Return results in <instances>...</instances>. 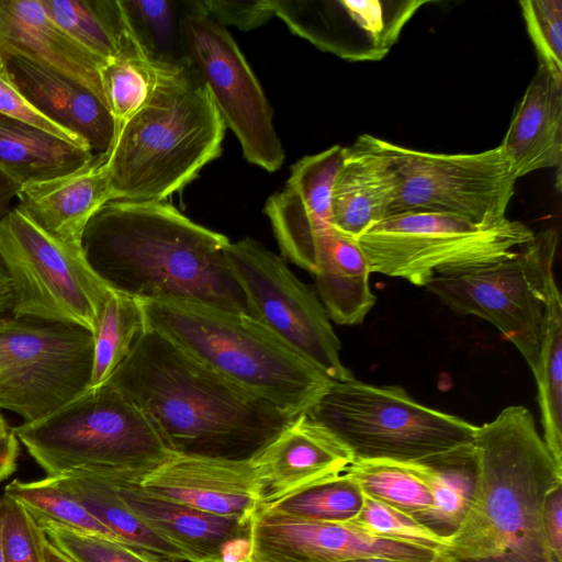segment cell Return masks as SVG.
<instances>
[{"label": "cell", "mask_w": 562, "mask_h": 562, "mask_svg": "<svg viewBox=\"0 0 562 562\" xmlns=\"http://www.w3.org/2000/svg\"><path fill=\"white\" fill-rule=\"evenodd\" d=\"M106 384L178 454L250 459L299 416L226 380L147 325Z\"/></svg>", "instance_id": "1"}, {"label": "cell", "mask_w": 562, "mask_h": 562, "mask_svg": "<svg viewBox=\"0 0 562 562\" xmlns=\"http://www.w3.org/2000/svg\"><path fill=\"white\" fill-rule=\"evenodd\" d=\"M228 238L165 201L113 200L88 223L82 252L112 290L140 301L182 299L248 314L228 267Z\"/></svg>", "instance_id": "2"}, {"label": "cell", "mask_w": 562, "mask_h": 562, "mask_svg": "<svg viewBox=\"0 0 562 562\" xmlns=\"http://www.w3.org/2000/svg\"><path fill=\"white\" fill-rule=\"evenodd\" d=\"M472 446L476 483L471 504L430 562H562L543 524L547 497L562 484V467L530 411L505 407L476 426Z\"/></svg>", "instance_id": "3"}, {"label": "cell", "mask_w": 562, "mask_h": 562, "mask_svg": "<svg viewBox=\"0 0 562 562\" xmlns=\"http://www.w3.org/2000/svg\"><path fill=\"white\" fill-rule=\"evenodd\" d=\"M226 126L191 64L166 70L108 155L112 201H165L220 157Z\"/></svg>", "instance_id": "4"}, {"label": "cell", "mask_w": 562, "mask_h": 562, "mask_svg": "<svg viewBox=\"0 0 562 562\" xmlns=\"http://www.w3.org/2000/svg\"><path fill=\"white\" fill-rule=\"evenodd\" d=\"M140 302L148 327L281 411L306 413L331 382L249 314L192 300Z\"/></svg>", "instance_id": "5"}, {"label": "cell", "mask_w": 562, "mask_h": 562, "mask_svg": "<svg viewBox=\"0 0 562 562\" xmlns=\"http://www.w3.org/2000/svg\"><path fill=\"white\" fill-rule=\"evenodd\" d=\"M12 431L46 476L87 470L139 481L175 454L136 405L109 384Z\"/></svg>", "instance_id": "6"}, {"label": "cell", "mask_w": 562, "mask_h": 562, "mask_svg": "<svg viewBox=\"0 0 562 562\" xmlns=\"http://www.w3.org/2000/svg\"><path fill=\"white\" fill-rule=\"evenodd\" d=\"M306 414L327 428L353 462L408 463L470 445L476 426L411 397L398 385L331 381Z\"/></svg>", "instance_id": "7"}, {"label": "cell", "mask_w": 562, "mask_h": 562, "mask_svg": "<svg viewBox=\"0 0 562 562\" xmlns=\"http://www.w3.org/2000/svg\"><path fill=\"white\" fill-rule=\"evenodd\" d=\"M535 233L507 220L480 226L461 217L430 212L391 214L356 240L370 271L425 286L435 277H454L499 262L530 241Z\"/></svg>", "instance_id": "8"}, {"label": "cell", "mask_w": 562, "mask_h": 562, "mask_svg": "<svg viewBox=\"0 0 562 562\" xmlns=\"http://www.w3.org/2000/svg\"><path fill=\"white\" fill-rule=\"evenodd\" d=\"M557 228L535 234L510 257L486 268L454 277H435L427 288L460 315L483 318L495 326L537 371L553 263Z\"/></svg>", "instance_id": "9"}, {"label": "cell", "mask_w": 562, "mask_h": 562, "mask_svg": "<svg viewBox=\"0 0 562 562\" xmlns=\"http://www.w3.org/2000/svg\"><path fill=\"white\" fill-rule=\"evenodd\" d=\"M0 260L11 283L12 317L93 331L111 289L82 252L45 233L18 205L0 220Z\"/></svg>", "instance_id": "10"}, {"label": "cell", "mask_w": 562, "mask_h": 562, "mask_svg": "<svg viewBox=\"0 0 562 562\" xmlns=\"http://www.w3.org/2000/svg\"><path fill=\"white\" fill-rule=\"evenodd\" d=\"M92 366L90 330L0 315V409L38 420L90 387Z\"/></svg>", "instance_id": "11"}, {"label": "cell", "mask_w": 562, "mask_h": 562, "mask_svg": "<svg viewBox=\"0 0 562 562\" xmlns=\"http://www.w3.org/2000/svg\"><path fill=\"white\" fill-rule=\"evenodd\" d=\"M225 252L254 319L331 381L353 378L322 302L282 258L251 238L229 241Z\"/></svg>", "instance_id": "12"}, {"label": "cell", "mask_w": 562, "mask_h": 562, "mask_svg": "<svg viewBox=\"0 0 562 562\" xmlns=\"http://www.w3.org/2000/svg\"><path fill=\"white\" fill-rule=\"evenodd\" d=\"M397 176V193L389 215L442 213L480 226L508 218L516 179L499 146L471 154H437L384 140Z\"/></svg>", "instance_id": "13"}, {"label": "cell", "mask_w": 562, "mask_h": 562, "mask_svg": "<svg viewBox=\"0 0 562 562\" xmlns=\"http://www.w3.org/2000/svg\"><path fill=\"white\" fill-rule=\"evenodd\" d=\"M180 3L187 57L207 87L225 126L236 135L248 162L277 171L285 153L257 77L226 27L204 14L194 0Z\"/></svg>", "instance_id": "14"}, {"label": "cell", "mask_w": 562, "mask_h": 562, "mask_svg": "<svg viewBox=\"0 0 562 562\" xmlns=\"http://www.w3.org/2000/svg\"><path fill=\"white\" fill-rule=\"evenodd\" d=\"M297 36L349 61L383 59L428 0H270Z\"/></svg>", "instance_id": "15"}, {"label": "cell", "mask_w": 562, "mask_h": 562, "mask_svg": "<svg viewBox=\"0 0 562 562\" xmlns=\"http://www.w3.org/2000/svg\"><path fill=\"white\" fill-rule=\"evenodd\" d=\"M435 551L370 536L349 521L327 522L288 517L259 506L249 522V562H340L379 557L430 562Z\"/></svg>", "instance_id": "16"}, {"label": "cell", "mask_w": 562, "mask_h": 562, "mask_svg": "<svg viewBox=\"0 0 562 562\" xmlns=\"http://www.w3.org/2000/svg\"><path fill=\"white\" fill-rule=\"evenodd\" d=\"M139 486L175 503L225 517L250 520L261 504L250 459L175 453L145 474Z\"/></svg>", "instance_id": "17"}, {"label": "cell", "mask_w": 562, "mask_h": 562, "mask_svg": "<svg viewBox=\"0 0 562 562\" xmlns=\"http://www.w3.org/2000/svg\"><path fill=\"white\" fill-rule=\"evenodd\" d=\"M344 156L340 145L304 156L292 166L284 189L263 209L283 257L312 273L316 238L333 226L331 190Z\"/></svg>", "instance_id": "18"}, {"label": "cell", "mask_w": 562, "mask_h": 562, "mask_svg": "<svg viewBox=\"0 0 562 562\" xmlns=\"http://www.w3.org/2000/svg\"><path fill=\"white\" fill-rule=\"evenodd\" d=\"M108 475L126 504L151 529L181 548L191 562L246 560L250 520L209 514L157 497L143 490L138 481Z\"/></svg>", "instance_id": "19"}, {"label": "cell", "mask_w": 562, "mask_h": 562, "mask_svg": "<svg viewBox=\"0 0 562 562\" xmlns=\"http://www.w3.org/2000/svg\"><path fill=\"white\" fill-rule=\"evenodd\" d=\"M0 59L11 81L38 111L81 137L93 155H109L115 140V124L97 95L1 43Z\"/></svg>", "instance_id": "20"}, {"label": "cell", "mask_w": 562, "mask_h": 562, "mask_svg": "<svg viewBox=\"0 0 562 562\" xmlns=\"http://www.w3.org/2000/svg\"><path fill=\"white\" fill-rule=\"evenodd\" d=\"M250 460L261 504L344 473L353 463L345 446L306 413L296 416Z\"/></svg>", "instance_id": "21"}, {"label": "cell", "mask_w": 562, "mask_h": 562, "mask_svg": "<svg viewBox=\"0 0 562 562\" xmlns=\"http://www.w3.org/2000/svg\"><path fill=\"white\" fill-rule=\"evenodd\" d=\"M106 159L108 155H95L71 172L23 186L18 206L53 238L82 252L88 223L112 201Z\"/></svg>", "instance_id": "22"}, {"label": "cell", "mask_w": 562, "mask_h": 562, "mask_svg": "<svg viewBox=\"0 0 562 562\" xmlns=\"http://www.w3.org/2000/svg\"><path fill=\"white\" fill-rule=\"evenodd\" d=\"M397 193V176L384 139L362 134L345 147L330 201L331 225L357 239L389 215Z\"/></svg>", "instance_id": "23"}, {"label": "cell", "mask_w": 562, "mask_h": 562, "mask_svg": "<svg viewBox=\"0 0 562 562\" xmlns=\"http://www.w3.org/2000/svg\"><path fill=\"white\" fill-rule=\"evenodd\" d=\"M0 43L80 83L106 106L100 77L106 61L65 32L42 0H0Z\"/></svg>", "instance_id": "24"}, {"label": "cell", "mask_w": 562, "mask_h": 562, "mask_svg": "<svg viewBox=\"0 0 562 562\" xmlns=\"http://www.w3.org/2000/svg\"><path fill=\"white\" fill-rule=\"evenodd\" d=\"M516 180L560 167L562 159V79L538 68L498 145Z\"/></svg>", "instance_id": "25"}, {"label": "cell", "mask_w": 562, "mask_h": 562, "mask_svg": "<svg viewBox=\"0 0 562 562\" xmlns=\"http://www.w3.org/2000/svg\"><path fill=\"white\" fill-rule=\"evenodd\" d=\"M370 267L358 241L330 226L315 243V285L328 317L339 325L363 322L375 304Z\"/></svg>", "instance_id": "26"}, {"label": "cell", "mask_w": 562, "mask_h": 562, "mask_svg": "<svg viewBox=\"0 0 562 562\" xmlns=\"http://www.w3.org/2000/svg\"><path fill=\"white\" fill-rule=\"evenodd\" d=\"M108 527L124 544L176 561L190 557L151 529L123 499L115 481L104 473L75 470L48 476Z\"/></svg>", "instance_id": "27"}, {"label": "cell", "mask_w": 562, "mask_h": 562, "mask_svg": "<svg viewBox=\"0 0 562 562\" xmlns=\"http://www.w3.org/2000/svg\"><path fill=\"white\" fill-rule=\"evenodd\" d=\"M94 156L41 128L0 114V170L21 187L71 172Z\"/></svg>", "instance_id": "28"}, {"label": "cell", "mask_w": 562, "mask_h": 562, "mask_svg": "<svg viewBox=\"0 0 562 562\" xmlns=\"http://www.w3.org/2000/svg\"><path fill=\"white\" fill-rule=\"evenodd\" d=\"M406 464L432 497L431 508L417 520L447 539L461 524L473 497L476 462L472 443Z\"/></svg>", "instance_id": "29"}, {"label": "cell", "mask_w": 562, "mask_h": 562, "mask_svg": "<svg viewBox=\"0 0 562 562\" xmlns=\"http://www.w3.org/2000/svg\"><path fill=\"white\" fill-rule=\"evenodd\" d=\"M52 19L103 61L142 53L120 0H42Z\"/></svg>", "instance_id": "30"}, {"label": "cell", "mask_w": 562, "mask_h": 562, "mask_svg": "<svg viewBox=\"0 0 562 562\" xmlns=\"http://www.w3.org/2000/svg\"><path fill=\"white\" fill-rule=\"evenodd\" d=\"M533 375L542 439L562 467V299L555 281L550 288L539 364Z\"/></svg>", "instance_id": "31"}, {"label": "cell", "mask_w": 562, "mask_h": 562, "mask_svg": "<svg viewBox=\"0 0 562 562\" xmlns=\"http://www.w3.org/2000/svg\"><path fill=\"white\" fill-rule=\"evenodd\" d=\"M145 327L142 302L111 289L92 331L93 366L89 389L106 384Z\"/></svg>", "instance_id": "32"}, {"label": "cell", "mask_w": 562, "mask_h": 562, "mask_svg": "<svg viewBox=\"0 0 562 562\" xmlns=\"http://www.w3.org/2000/svg\"><path fill=\"white\" fill-rule=\"evenodd\" d=\"M120 4L148 60L169 68L190 64L184 49L180 1L125 0Z\"/></svg>", "instance_id": "33"}, {"label": "cell", "mask_w": 562, "mask_h": 562, "mask_svg": "<svg viewBox=\"0 0 562 562\" xmlns=\"http://www.w3.org/2000/svg\"><path fill=\"white\" fill-rule=\"evenodd\" d=\"M363 501L359 486L344 472L260 506L297 519L346 522L358 515Z\"/></svg>", "instance_id": "34"}, {"label": "cell", "mask_w": 562, "mask_h": 562, "mask_svg": "<svg viewBox=\"0 0 562 562\" xmlns=\"http://www.w3.org/2000/svg\"><path fill=\"white\" fill-rule=\"evenodd\" d=\"M364 496L384 503L415 519L432 506L425 482L406 464L390 461L353 462L345 471Z\"/></svg>", "instance_id": "35"}, {"label": "cell", "mask_w": 562, "mask_h": 562, "mask_svg": "<svg viewBox=\"0 0 562 562\" xmlns=\"http://www.w3.org/2000/svg\"><path fill=\"white\" fill-rule=\"evenodd\" d=\"M3 495L20 503L36 522H54L75 531L121 542L80 502L56 486L48 476L29 482L13 480L4 487Z\"/></svg>", "instance_id": "36"}, {"label": "cell", "mask_w": 562, "mask_h": 562, "mask_svg": "<svg viewBox=\"0 0 562 562\" xmlns=\"http://www.w3.org/2000/svg\"><path fill=\"white\" fill-rule=\"evenodd\" d=\"M168 69L173 68L158 66L144 57H115L101 67L102 89L116 134L148 102L160 76Z\"/></svg>", "instance_id": "37"}, {"label": "cell", "mask_w": 562, "mask_h": 562, "mask_svg": "<svg viewBox=\"0 0 562 562\" xmlns=\"http://www.w3.org/2000/svg\"><path fill=\"white\" fill-rule=\"evenodd\" d=\"M349 522L375 538L407 542L435 552L446 543V539L414 517L367 496L360 512Z\"/></svg>", "instance_id": "38"}, {"label": "cell", "mask_w": 562, "mask_h": 562, "mask_svg": "<svg viewBox=\"0 0 562 562\" xmlns=\"http://www.w3.org/2000/svg\"><path fill=\"white\" fill-rule=\"evenodd\" d=\"M47 538L76 562H176L127 544L75 531L54 522H37Z\"/></svg>", "instance_id": "39"}, {"label": "cell", "mask_w": 562, "mask_h": 562, "mask_svg": "<svg viewBox=\"0 0 562 562\" xmlns=\"http://www.w3.org/2000/svg\"><path fill=\"white\" fill-rule=\"evenodd\" d=\"M519 5L538 64L562 79V1L524 0Z\"/></svg>", "instance_id": "40"}, {"label": "cell", "mask_w": 562, "mask_h": 562, "mask_svg": "<svg viewBox=\"0 0 562 562\" xmlns=\"http://www.w3.org/2000/svg\"><path fill=\"white\" fill-rule=\"evenodd\" d=\"M3 547L5 562H46L47 536L29 512L2 495Z\"/></svg>", "instance_id": "41"}, {"label": "cell", "mask_w": 562, "mask_h": 562, "mask_svg": "<svg viewBox=\"0 0 562 562\" xmlns=\"http://www.w3.org/2000/svg\"><path fill=\"white\" fill-rule=\"evenodd\" d=\"M0 114L41 128L72 145L90 150L78 135L50 121L38 111L9 78L0 59ZM91 151V150H90ZM93 154V153H92Z\"/></svg>", "instance_id": "42"}, {"label": "cell", "mask_w": 562, "mask_h": 562, "mask_svg": "<svg viewBox=\"0 0 562 562\" xmlns=\"http://www.w3.org/2000/svg\"><path fill=\"white\" fill-rule=\"evenodd\" d=\"M198 8L223 27L235 26L250 31L274 16L270 0L226 1L194 0Z\"/></svg>", "instance_id": "43"}, {"label": "cell", "mask_w": 562, "mask_h": 562, "mask_svg": "<svg viewBox=\"0 0 562 562\" xmlns=\"http://www.w3.org/2000/svg\"><path fill=\"white\" fill-rule=\"evenodd\" d=\"M543 524L551 550L562 560V484L555 486L547 497Z\"/></svg>", "instance_id": "44"}, {"label": "cell", "mask_w": 562, "mask_h": 562, "mask_svg": "<svg viewBox=\"0 0 562 562\" xmlns=\"http://www.w3.org/2000/svg\"><path fill=\"white\" fill-rule=\"evenodd\" d=\"M19 454L20 441L11 431L10 435L0 439V483L16 470Z\"/></svg>", "instance_id": "45"}, {"label": "cell", "mask_w": 562, "mask_h": 562, "mask_svg": "<svg viewBox=\"0 0 562 562\" xmlns=\"http://www.w3.org/2000/svg\"><path fill=\"white\" fill-rule=\"evenodd\" d=\"M21 188L18 182L0 170V220L13 209L11 203L15 198L18 199Z\"/></svg>", "instance_id": "46"}, {"label": "cell", "mask_w": 562, "mask_h": 562, "mask_svg": "<svg viewBox=\"0 0 562 562\" xmlns=\"http://www.w3.org/2000/svg\"><path fill=\"white\" fill-rule=\"evenodd\" d=\"M13 305V294L9 277L0 260V315L11 312Z\"/></svg>", "instance_id": "47"}, {"label": "cell", "mask_w": 562, "mask_h": 562, "mask_svg": "<svg viewBox=\"0 0 562 562\" xmlns=\"http://www.w3.org/2000/svg\"><path fill=\"white\" fill-rule=\"evenodd\" d=\"M46 562H76L68 554L56 547L48 538L45 542Z\"/></svg>", "instance_id": "48"}, {"label": "cell", "mask_w": 562, "mask_h": 562, "mask_svg": "<svg viewBox=\"0 0 562 562\" xmlns=\"http://www.w3.org/2000/svg\"><path fill=\"white\" fill-rule=\"evenodd\" d=\"M340 562H401V561H395L392 559L379 558V557H368V558H358V559H351V560H346V561H340Z\"/></svg>", "instance_id": "49"}, {"label": "cell", "mask_w": 562, "mask_h": 562, "mask_svg": "<svg viewBox=\"0 0 562 562\" xmlns=\"http://www.w3.org/2000/svg\"><path fill=\"white\" fill-rule=\"evenodd\" d=\"M0 562H5L4 547H3V517H2V501L0 497Z\"/></svg>", "instance_id": "50"}, {"label": "cell", "mask_w": 562, "mask_h": 562, "mask_svg": "<svg viewBox=\"0 0 562 562\" xmlns=\"http://www.w3.org/2000/svg\"><path fill=\"white\" fill-rule=\"evenodd\" d=\"M12 431V428L7 423L5 418L3 417L2 413L0 412V439L7 437Z\"/></svg>", "instance_id": "51"}, {"label": "cell", "mask_w": 562, "mask_h": 562, "mask_svg": "<svg viewBox=\"0 0 562 562\" xmlns=\"http://www.w3.org/2000/svg\"><path fill=\"white\" fill-rule=\"evenodd\" d=\"M240 562H249V561L244 560V561H240Z\"/></svg>", "instance_id": "52"}]
</instances>
